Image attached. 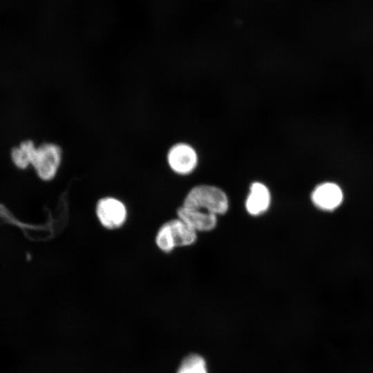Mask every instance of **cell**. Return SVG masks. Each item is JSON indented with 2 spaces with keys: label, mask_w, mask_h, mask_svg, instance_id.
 I'll return each instance as SVG.
<instances>
[{
  "label": "cell",
  "mask_w": 373,
  "mask_h": 373,
  "mask_svg": "<svg viewBox=\"0 0 373 373\" xmlns=\"http://www.w3.org/2000/svg\"><path fill=\"white\" fill-rule=\"evenodd\" d=\"M343 194L335 183L324 182L317 185L312 192L313 204L323 211H333L342 203Z\"/></svg>",
  "instance_id": "obj_6"
},
{
  "label": "cell",
  "mask_w": 373,
  "mask_h": 373,
  "mask_svg": "<svg viewBox=\"0 0 373 373\" xmlns=\"http://www.w3.org/2000/svg\"><path fill=\"white\" fill-rule=\"evenodd\" d=\"M63 157L61 148L54 142L37 146L31 168L41 180L49 182L58 174Z\"/></svg>",
  "instance_id": "obj_3"
},
{
  "label": "cell",
  "mask_w": 373,
  "mask_h": 373,
  "mask_svg": "<svg viewBox=\"0 0 373 373\" xmlns=\"http://www.w3.org/2000/svg\"><path fill=\"white\" fill-rule=\"evenodd\" d=\"M177 217L186 223L197 232L213 231L218 224V217L198 209L180 206L177 210Z\"/></svg>",
  "instance_id": "obj_8"
},
{
  "label": "cell",
  "mask_w": 373,
  "mask_h": 373,
  "mask_svg": "<svg viewBox=\"0 0 373 373\" xmlns=\"http://www.w3.org/2000/svg\"><path fill=\"white\" fill-rule=\"evenodd\" d=\"M37 144L31 140L20 142L10 151V158L14 166L19 170L31 167Z\"/></svg>",
  "instance_id": "obj_9"
},
{
  "label": "cell",
  "mask_w": 373,
  "mask_h": 373,
  "mask_svg": "<svg viewBox=\"0 0 373 373\" xmlns=\"http://www.w3.org/2000/svg\"><path fill=\"white\" fill-rule=\"evenodd\" d=\"M182 206L219 216L228 211L229 200L222 189L213 185L200 184L189 191Z\"/></svg>",
  "instance_id": "obj_1"
},
{
  "label": "cell",
  "mask_w": 373,
  "mask_h": 373,
  "mask_svg": "<svg viewBox=\"0 0 373 373\" xmlns=\"http://www.w3.org/2000/svg\"><path fill=\"white\" fill-rule=\"evenodd\" d=\"M176 373H208L206 361L198 354H190L182 360Z\"/></svg>",
  "instance_id": "obj_10"
},
{
  "label": "cell",
  "mask_w": 373,
  "mask_h": 373,
  "mask_svg": "<svg viewBox=\"0 0 373 373\" xmlns=\"http://www.w3.org/2000/svg\"><path fill=\"white\" fill-rule=\"evenodd\" d=\"M169 169L175 174L186 175L191 173L198 164V155L189 144L179 142L173 144L166 154Z\"/></svg>",
  "instance_id": "obj_5"
},
{
  "label": "cell",
  "mask_w": 373,
  "mask_h": 373,
  "mask_svg": "<svg viewBox=\"0 0 373 373\" xmlns=\"http://www.w3.org/2000/svg\"><path fill=\"white\" fill-rule=\"evenodd\" d=\"M271 202L270 191L264 183L254 182L251 184L245 202V207L248 214L254 217L264 214L269 210Z\"/></svg>",
  "instance_id": "obj_7"
},
{
  "label": "cell",
  "mask_w": 373,
  "mask_h": 373,
  "mask_svg": "<svg viewBox=\"0 0 373 373\" xmlns=\"http://www.w3.org/2000/svg\"><path fill=\"white\" fill-rule=\"evenodd\" d=\"M198 232L178 217L164 222L155 236V244L157 249L169 254L178 247L193 245Z\"/></svg>",
  "instance_id": "obj_2"
},
{
  "label": "cell",
  "mask_w": 373,
  "mask_h": 373,
  "mask_svg": "<svg viewBox=\"0 0 373 373\" xmlns=\"http://www.w3.org/2000/svg\"><path fill=\"white\" fill-rule=\"evenodd\" d=\"M95 213L100 225L108 230L122 227L126 224L128 215L124 201L111 195L102 197L97 200Z\"/></svg>",
  "instance_id": "obj_4"
}]
</instances>
